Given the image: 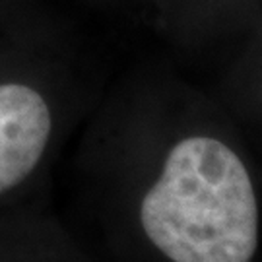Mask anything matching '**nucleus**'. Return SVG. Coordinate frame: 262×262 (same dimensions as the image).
<instances>
[{"label": "nucleus", "mask_w": 262, "mask_h": 262, "mask_svg": "<svg viewBox=\"0 0 262 262\" xmlns=\"http://www.w3.org/2000/svg\"><path fill=\"white\" fill-rule=\"evenodd\" d=\"M43 95L24 84H0V194L35 169L51 136Z\"/></svg>", "instance_id": "f03ea898"}, {"label": "nucleus", "mask_w": 262, "mask_h": 262, "mask_svg": "<svg viewBox=\"0 0 262 262\" xmlns=\"http://www.w3.org/2000/svg\"><path fill=\"white\" fill-rule=\"evenodd\" d=\"M146 237L171 262H251L258 206L251 175L224 142L190 136L169 151L140 206Z\"/></svg>", "instance_id": "f257e3e1"}]
</instances>
